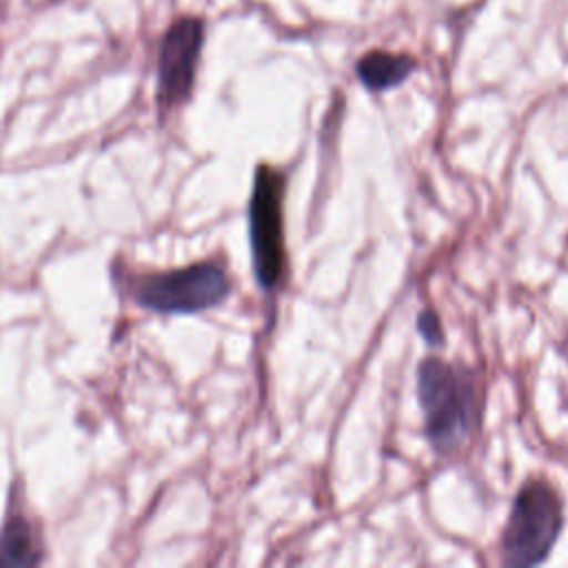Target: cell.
<instances>
[{
    "mask_svg": "<svg viewBox=\"0 0 568 568\" xmlns=\"http://www.w3.org/2000/svg\"><path fill=\"white\" fill-rule=\"evenodd\" d=\"M417 331H419V335L424 337V342H426L428 346L442 348V346L446 344L442 320H439V315H437L433 308H424V311L417 315Z\"/></svg>",
    "mask_w": 568,
    "mask_h": 568,
    "instance_id": "ba28073f",
    "label": "cell"
},
{
    "mask_svg": "<svg viewBox=\"0 0 568 568\" xmlns=\"http://www.w3.org/2000/svg\"><path fill=\"white\" fill-rule=\"evenodd\" d=\"M284 171L271 164H257L248 197V242L255 280L264 293L280 291L288 273L284 242Z\"/></svg>",
    "mask_w": 568,
    "mask_h": 568,
    "instance_id": "3957f363",
    "label": "cell"
},
{
    "mask_svg": "<svg viewBox=\"0 0 568 568\" xmlns=\"http://www.w3.org/2000/svg\"><path fill=\"white\" fill-rule=\"evenodd\" d=\"M417 402L426 439L437 455L457 453L479 424L481 408L470 371L442 357L419 362Z\"/></svg>",
    "mask_w": 568,
    "mask_h": 568,
    "instance_id": "6da1fadb",
    "label": "cell"
},
{
    "mask_svg": "<svg viewBox=\"0 0 568 568\" xmlns=\"http://www.w3.org/2000/svg\"><path fill=\"white\" fill-rule=\"evenodd\" d=\"M415 67H417L415 58L406 53H390V51L375 49L357 60L355 73L368 91H388L402 84L415 71Z\"/></svg>",
    "mask_w": 568,
    "mask_h": 568,
    "instance_id": "52a82bcc",
    "label": "cell"
},
{
    "mask_svg": "<svg viewBox=\"0 0 568 568\" xmlns=\"http://www.w3.org/2000/svg\"><path fill=\"white\" fill-rule=\"evenodd\" d=\"M47 557L42 532L27 515L22 499H9L4 521L0 526V566H38Z\"/></svg>",
    "mask_w": 568,
    "mask_h": 568,
    "instance_id": "8992f818",
    "label": "cell"
},
{
    "mask_svg": "<svg viewBox=\"0 0 568 568\" xmlns=\"http://www.w3.org/2000/svg\"><path fill=\"white\" fill-rule=\"evenodd\" d=\"M564 528V501L546 479L526 481L513 501L504 535V566H537L546 561Z\"/></svg>",
    "mask_w": 568,
    "mask_h": 568,
    "instance_id": "277c9868",
    "label": "cell"
},
{
    "mask_svg": "<svg viewBox=\"0 0 568 568\" xmlns=\"http://www.w3.org/2000/svg\"><path fill=\"white\" fill-rule=\"evenodd\" d=\"M126 293L144 311L193 315L224 304L233 293V282L224 264L202 260L184 268L129 275Z\"/></svg>",
    "mask_w": 568,
    "mask_h": 568,
    "instance_id": "7a4b0ae2",
    "label": "cell"
},
{
    "mask_svg": "<svg viewBox=\"0 0 568 568\" xmlns=\"http://www.w3.org/2000/svg\"><path fill=\"white\" fill-rule=\"evenodd\" d=\"M202 44L204 22L197 16H182L164 31L158 49L155 89V102L162 115H169L191 100Z\"/></svg>",
    "mask_w": 568,
    "mask_h": 568,
    "instance_id": "5b68a950",
    "label": "cell"
}]
</instances>
